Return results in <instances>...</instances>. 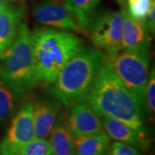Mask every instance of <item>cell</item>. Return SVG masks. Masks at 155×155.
I'll return each mask as SVG.
<instances>
[{"mask_svg": "<svg viewBox=\"0 0 155 155\" xmlns=\"http://www.w3.org/2000/svg\"><path fill=\"white\" fill-rule=\"evenodd\" d=\"M145 23L147 25V28L151 33H154L155 31V5H153L152 9L150 10L147 17L146 18Z\"/></svg>", "mask_w": 155, "mask_h": 155, "instance_id": "7402d4cb", "label": "cell"}, {"mask_svg": "<svg viewBox=\"0 0 155 155\" xmlns=\"http://www.w3.org/2000/svg\"><path fill=\"white\" fill-rule=\"evenodd\" d=\"M34 64L38 83L51 84L72 56L83 48L74 34L52 28L31 32Z\"/></svg>", "mask_w": 155, "mask_h": 155, "instance_id": "7a4b0ae2", "label": "cell"}, {"mask_svg": "<svg viewBox=\"0 0 155 155\" xmlns=\"http://www.w3.org/2000/svg\"><path fill=\"white\" fill-rule=\"evenodd\" d=\"M84 99L99 116H110L147 134L143 108L104 61Z\"/></svg>", "mask_w": 155, "mask_h": 155, "instance_id": "6da1fadb", "label": "cell"}, {"mask_svg": "<svg viewBox=\"0 0 155 155\" xmlns=\"http://www.w3.org/2000/svg\"><path fill=\"white\" fill-rule=\"evenodd\" d=\"M145 107L149 110L150 114L154 115L155 110V71H151L145 91Z\"/></svg>", "mask_w": 155, "mask_h": 155, "instance_id": "ffe728a7", "label": "cell"}, {"mask_svg": "<svg viewBox=\"0 0 155 155\" xmlns=\"http://www.w3.org/2000/svg\"><path fill=\"white\" fill-rule=\"evenodd\" d=\"M1 54H2V52H1V49H0V55H1Z\"/></svg>", "mask_w": 155, "mask_h": 155, "instance_id": "83f0119b", "label": "cell"}, {"mask_svg": "<svg viewBox=\"0 0 155 155\" xmlns=\"http://www.w3.org/2000/svg\"><path fill=\"white\" fill-rule=\"evenodd\" d=\"M110 155H143L140 151L130 145L116 141L110 147Z\"/></svg>", "mask_w": 155, "mask_h": 155, "instance_id": "44dd1931", "label": "cell"}, {"mask_svg": "<svg viewBox=\"0 0 155 155\" xmlns=\"http://www.w3.org/2000/svg\"><path fill=\"white\" fill-rule=\"evenodd\" d=\"M101 0H63L64 5L71 13L78 26L85 33L91 29L93 12Z\"/></svg>", "mask_w": 155, "mask_h": 155, "instance_id": "9a60e30c", "label": "cell"}, {"mask_svg": "<svg viewBox=\"0 0 155 155\" xmlns=\"http://www.w3.org/2000/svg\"><path fill=\"white\" fill-rule=\"evenodd\" d=\"M124 11L106 13L92 22L91 40L97 49L106 54L122 51V31Z\"/></svg>", "mask_w": 155, "mask_h": 155, "instance_id": "8992f818", "label": "cell"}, {"mask_svg": "<svg viewBox=\"0 0 155 155\" xmlns=\"http://www.w3.org/2000/svg\"><path fill=\"white\" fill-rule=\"evenodd\" d=\"M117 1H118L121 5H123V4L125 3V1H126V0H117Z\"/></svg>", "mask_w": 155, "mask_h": 155, "instance_id": "d4e9b609", "label": "cell"}, {"mask_svg": "<svg viewBox=\"0 0 155 155\" xmlns=\"http://www.w3.org/2000/svg\"><path fill=\"white\" fill-rule=\"evenodd\" d=\"M127 12L134 18L140 22L146 21L150 10L154 5V0H127Z\"/></svg>", "mask_w": 155, "mask_h": 155, "instance_id": "d6986e66", "label": "cell"}, {"mask_svg": "<svg viewBox=\"0 0 155 155\" xmlns=\"http://www.w3.org/2000/svg\"><path fill=\"white\" fill-rule=\"evenodd\" d=\"M0 155H1V154H0Z\"/></svg>", "mask_w": 155, "mask_h": 155, "instance_id": "f546056e", "label": "cell"}, {"mask_svg": "<svg viewBox=\"0 0 155 155\" xmlns=\"http://www.w3.org/2000/svg\"><path fill=\"white\" fill-rule=\"evenodd\" d=\"M97 155H110V148H108V149H106L105 151H104V152H102L101 153Z\"/></svg>", "mask_w": 155, "mask_h": 155, "instance_id": "cb8c5ba5", "label": "cell"}, {"mask_svg": "<svg viewBox=\"0 0 155 155\" xmlns=\"http://www.w3.org/2000/svg\"><path fill=\"white\" fill-rule=\"evenodd\" d=\"M70 155H76V154H75V153H71Z\"/></svg>", "mask_w": 155, "mask_h": 155, "instance_id": "484cf974", "label": "cell"}, {"mask_svg": "<svg viewBox=\"0 0 155 155\" xmlns=\"http://www.w3.org/2000/svg\"><path fill=\"white\" fill-rule=\"evenodd\" d=\"M52 148L47 139L35 138L17 150L14 155H48Z\"/></svg>", "mask_w": 155, "mask_h": 155, "instance_id": "ac0fdd59", "label": "cell"}, {"mask_svg": "<svg viewBox=\"0 0 155 155\" xmlns=\"http://www.w3.org/2000/svg\"><path fill=\"white\" fill-rule=\"evenodd\" d=\"M104 61L144 108L145 91L149 77V53L122 50L105 54Z\"/></svg>", "mask_w": 155, "mask_h": 155, "instance_id": "5b68a950", "label": "cell"}, {"mask_svg": "<svg viewBox=\"0 0 155 155\" xmlns=\"http://www.w3.org/2000/svg\"><path fill=\"white\" fill-rule=\"evenodd\" d=\"M48 155H52V154H48Z\"/></svg>", "mask_w": 155, "mask_h": 155, "instance_id": "f1b7e54d", "label": "cell"}, {"mask_svg": "<svg viewBox=\"0 0 155 155\" xmlns=\"http://www.w3.org/2000/svg\"><path fill=\"white\" fill-rule=\"evenodd\" d=\"M0 79L17 94L26 93L38 84L31 32L26 23L20 25L13 41L0 55Z\"/></svg>", "mask_w": 155, "mask_h": 155, "instance_id": "277c9868", "label": "cell"}, {"mask_svg": "<svg viewBox=\"0 0 155 155\" xmlns=\"http://www.w3.org/2000/svg\"><path fill=\"white\" fill-rule=\"evenodd\" d=\"M23 16L24 9L22 6H13L11 4L0 11V49L2 53L16 37Z\"/></svg>", "mask_w": 155, "mask_h": 155, "instance_id": "5bb4252c", "label": "cell"}, {"mask_svg": "<svg viewBox=\"0 0 155 155\" xmlns=\"http://www.w3.org/2000/svg\"><path fill=\"white\" fill-rule=\"evenodd\" d=\"M48 137L52 155H70L74 153V138L69 128L67 110H60Z\"/></svg>", "mask_w": 155, "mask_h": 155, "instance_id": "4fadbf2b", "label": "cell"}, {"mask_svg": "<svg viewBox=\"0 0 155 155\" xmlns=\"http://www.w3.org/2000/svg\"><path fill=\"white\" fill-rule=\"evenodd\" d=\"M104 55L97 48H82L61 69L50 92L66 109L83 101L94 82Z\"/></svg>", "mask_w": 155, "mask_h": 155, "instance_id": "3957f363", "label": "cell"}, {"mask_svg": "<svg viewBox=\"0 0 155 155\" xmlns=\"http://www.w3.org/2000/svg\"><path fill=\"white\" fill-rule=\"evenodd\" d=\"M33 109L34 104L26 102L15 114L5 136L0 141V154L14 155L23 145L36 138Z\"/></svg>", "mask_w": 155, "mask_h": 155, "instance_id": "52a82bcc", "label": "cell"}, {"mask_svg": "<svg viewBox=\"0 0 155 155\" xmlns=\"http://www.w3.org/2000/svg\"><path fill=\"white\" fill-rule=\"evenodd\" d=\"M110 138L105 131L76 137L73 140L76 155H97L109 148Z\"/></svg>", "mask_w": 155, "mask_h": 155, "instance_id": "2e32d148", "label": "cell"}, {"mask_svg": "<svg viewBox=\"0 0 155 155\" xmlns=\"http://www.w3.org/2000/svg\"><path fill=\"white\" fill-rule=\"evenodd\" d=\"M9 1H17V0H9Z\"/></svg>", "mask_w": 155, "mask_h": 155, "instance_id": "4316f807", "label": "cell"}, {"mask_svg": "<svg viewBox=\"0 0 155 155\" xmlns=\"http://www.w3.org/2000/svg\"><path fill=\"white\" fill-rule=\"evenodd\" d=\"M61 110V102L54 99H41L34 104L33 121L35 137L47 139Z\"/></svg>", "mask_w": 155, "mask_h": 155, "instance_id": "7c38bea8", "label": "cell"}, {"mask_svg": "<svg viewBox=\"0 0 155 155\" xmlns=\"http://www.w3.org/2000/svg\"><path fill=\"white\" fill-rule=\"evenodd\" d=\"M104 128L110 139L124 144L133 146L136 148L147 150L149 148L150 140L147 134H142L127 124L110 116H102Z\"/></svg>", "mask_w": 155, "mask_h": 155, "instance_id": "8fae6325", "label": "cell"}, {"mask_svg": "<svg viewBox=\"0 0 155 155\" xmlns=\"http://www.w3.org/2000/svg\"><path fill=\"white\" fill-rule=\"evenodd\" d=\"M9 4L10 3L8 2V0H0V11H2L3 9H5Z\"/></svg>", "mask_w": 155, "mask_h": 155, "instance_id": "603a6c76", "label": "cell"}, {"mask_svg": "<svg viewBox=\"0 0 155 155\" xmlns=\"http://www.w3.org/2000/svg\"><path fill=\"white\" fill-rule=\"evenodd\" d=\"M149 47L150 39L146 23L135 20L127 11H124L122 31V49L149 53Z\"/></svg>", "mask_w": 155, "mask_h": 155, "instance_id": "30bf717a", "label": "cell"}, {"mask_svg": "<svg viewBox=\"0 0 155 155\" xmlns=\"http://www.w3.org/2000/svg\"><path fill=\"white\" fill-rule=\"evenodd\" d=\"M68 125L73 138L104 132L103 122L86 102H78L70 108Z\"/></svg>", "mask_w": 155, "mask_h": 155, "instance_id": "9c48e42d", "label": "cell"}, {"mask_svg": "<svg viewBox=\"0 0 155 155\" xmlns=\"http://www.w3.org/2000/svg\"><path fill=\"white\" fill-rule=\"evenodd\" d=\"M33 17L36 22L43 25L83 33L64 3L60 0H45L40 3L34 9Z\"/></svg>", "mask_w": 155, "mask_h": 155, "instance_id": "ba28073f", "label": "cell"}, {"mask_svg": "<svg viewBox=\"0 0 155 155\" xmlns=\"http://www.w3.org/2000/svg\"><path fill=\"white\" fill-rule=\"evenodd\" d=\"M17 93L0 79V123L6 122L16 108Z\"/></svg>", "mask_w": 155, "mask_h": 155, "instance_id": "e0dca14e", "label": "cell"}]
</instances>
